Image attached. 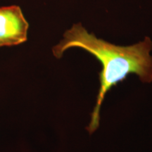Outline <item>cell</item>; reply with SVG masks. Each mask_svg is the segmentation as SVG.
<instances>
[{"label":"cell","mask_w":152,"mask_h":152,"mask_svg":"<svg viewBox=\"0 0 152 152\" xmlns=\"http://www.w3.org/2000/svg\"><path fill=\"white\" fill-rule=\"evenodd\" d=\"M80 48L99 61L102 70L99 73L100 88L87 130L92 134L99 125V111L106 93L118 83L135 74L144 83L152 82V41L149 37L130 46H118L89 33L80 23L73 24L66 30L64 38L52 48L55 58H61L68 49Z\"/></svg>","instance_id":"1"},{"label":"cell","mask_w":152,"mask_h":152,"mask_svg":"<svg viewBox=\"0 0 152 152\" xmlns=\"http://www.w3.org/2000/svg\"><path fill=\"white\" fill-rule=\"evenodd\" d=\"M28 29L29 23L18 6L0 7V47L26 42Z\"/></svg>","instance_id":"2"}]
</instances>
